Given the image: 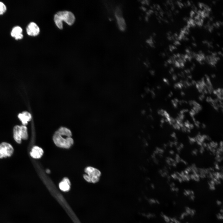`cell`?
Returning <instances> with one entry per match:
<instances>
[{
  "label": "cell",
  "instance_id": "1",
  "mask_svg": "<svg viewBox=\"0 0 223 223\" xmlns=\"http://www.w3.org/2000/svg\"><path fill=\"white\" fill-rule=\"evenodd\" d=\"M72 135L71 132L69 129L61 127L55 133L53 136V140L57 146L68 148L73 144Z\"/></svg>",
  "mask_w": 223,
  "mask_h": 223
},
{
  "label": "cell",
  "instance_id": "2",
  "mask_svg": "<svg viewBox=\"0 0 223 223\" xmlns=\"http://www.w3.org/2000/svg\"><path fill=\"white\" fill-rule=\"evenodd\" d=\"M85 172L86 174H84L83 177L87 181L94 183L99 181L101 173L97 169L92 167H88L85 168Z\"/></svg>",
  "mask_w": 223,
  "mask_h": 223
},
{
  "label": "cell",
  "instance_id": "3",
  "mask_svg": "<svg viewBox=\"0 0 223 223\" xmlns=\"http://www.w3.org/2000/svg\"><path fill=\"white\" fill-rule=\"evenodd\" d=\"M13 152V148L10 144L6 142L0 144V158L10 157Z\"/></svg>",
  "mask_w": 223,
  "mask_h": 223
},
{
  "label": "cell",
  "instance_id": "4",
  "mask_svg": "<svg viewBox=\"0 0 223 223\" xmlns=\"http://www.w3.org/2000/svg\"><path fill=\"white\" fill-rule=\"evenodd\" d=\"M59 16L62 21H64L69 25H72L75 20L74 14L68 11H62L57 12L56 13Z\"/></svg>",
  "mask_w": 223,
  "mask_h": 223
},
{
  "label": "cell",
  "instance_id": "5",
  "mask_svg": "<svg viewBox=\"0 0 223 223\" xmlns=\"http://www.w3.org/2000/svg\"><path fill=\"white\" fill-rule=\"evenodd\" d=\"M26 32L28 34L32 36L37 35L40 32V28L35 23L31 22L27 26Z\"/></svg>",
  "mask_w": 223,
  "mask_h": 223
},
{
  "label": "cell",
  "instance_id": "6",
  "mask_svg": "<svg viewBox=\"0 0 223 223\" xmlns=\"http://www.w3.org/2000/svg\"><path fill=\"white\" fill-rule=\"evenodd\" d=\"M22 29L19 26L15 27L13 28L11 33V36L16 40L21 39L23 37L22 33Z\"/></svg>",
  "mask_w": 223,
  "mask_h": 223
},
{
  "label": "cell",
  "instance_id": "7",
  "mask_svg": "<svg viewBox=\"0 0 223 223\" xmlns=\"http://www.w3.org/2000/svg\"><path fill=\"white\" fill-rule=\"evenodd\" d=\"M43 154V151L42 149L38 146H34L30 152V155L32 157L35 159H39L42 155Z\"/></svg>",
  "mask_w": 223,
  "mask_h": 223
},
{
  "label": "cell",
  "instance_id": "8",
  "mask_svg": "<svg viewBox=\"0 0 223 223\" xmlns=\"http://www.w3.org/2000/svg\"><path fill=\"white\" fill-rule=\"evenodd\" d=\"M18 117L24 125H26L32 119L31 115L27 112L24 111L18 115Z\"/></svg>",
  "mask_w": 223,
  "mask_h": 223
},
{
  "label": "cell",
  "instance_id": "9",
  "mask_svg": "<svg viewBox=\"0 0 223 223\" xmlns=\"http://www.w3.org/2000/svg\"><path fill=\"white\" fill-rule=\"evenodd\" d=\"M70 182L69 179L67 177H64L59 184V186L60 189L63 191H68L70 189Z\"/></svg>",
  "mask_w": 223,
  "mask_h": 223
},
{
  "label": "cell",
  "instance_id": "10",
  "mask_svg": "<svg viewBox=\"0 0 223 223\" xmlns=\"http://www.w3.org/2000/svg\"><path fill=\"white\" fill-rule=\"evenodd\" d=\"M13 131L14 140L17 143H20L22 138L20 134V126H15L13 128Z\"/></svg>",
  "mask_w": 223,
  "mask_h": 223
},
{
  "label": "cell",
  "instance_id": "11",
  "mask_svg": "<svg viewBox=\"0 0 223 223\" xmlns=\"http://www.w3.org/2000/svg\"><path fill=\"white\" fill-rule=\"evenodd\" d=\"M20 131L22 139L24 140L27 139L28 135L26 127L25 125L20 126Z\"/></svg>",
  "mask_w": 223,
  "mask_h": 223
},
{
  "label": "cell",
  "instance_id": "12",
  "mask_svg": "<svg viewBox=\"0 0 223 223\" xmlns=\"http://www.w3.org/2000/svg\"><path fill=\"white\" fill-rule=\"evenodd\" d=\"M54 20L58 27L60 29H62L63 28L62 21L57 14L55 15Z\"/></svg>",
  "mask_w": 223,
  "mask_h": 223
},
{
  "label": "cell",
  "instance_id": "13",
  "mask_svg": "<svg viewBox=\"0 0 223 223\" xmlns=\"http://www.w3.org/2000/svg\"><path fill=\"white\" fill-rule=\"evenodd\" d=\"M7 10L6 5L2 2H0V15L4 13Z\"/></svg>",
  "mask_w": 223,
  "mask_h": 223
},
{
  "label": "cell",
  "instance_id": "14",
  "mask_svg": "<svg viewBox=\"0 0 223 223\" xmlns=\"http://www.w3.org/2000/svg\"><path fill=\"white\" fill-rule=\"evenodd\" d=\"M162 216L166 222L168 223L170 221V218L168 216L164 214H163Z\"/></svg>",
  "mask_w": 223,
  "mask_h": 223
},
{
  "label": "cell",
  "instance_id": "15",
  "mask_svg": "<svg viewBox=\"0 0 223 223\" xmlns=\"http://www.w3.org/2000/svg\"><path fill=\"white\" fill-rule=\"evenodd\" d=\"M190 210L191 209L189 207H187L186 208V212L188 214H190Z\"/></svg>",
  "mask_w": 223,
  "mask_h": 223
},
{
  "label": "cell",
  "instance_id": "16",
  "mask_svg": "<svg viewBox=\"0 0 223 223\" xmlns=\"http://www.w3.org/2000/svg\"><path fill=\"white\" fill-rule=\"evenodd\" d=\"M188 215V214L186 212L182 213L180 219H183L185 216H187Z\"/></svg>",
  "mask_w": 223,
  "mask_h": 223
},
{
  "label": "cell",
  "instance_id": "17",
  "mask_svg": "<svg viewBox=\"0 0 223 223\" xmlns=\"http://www.w3.org/2000/svg\"><path fill=\"white\" fill-rule=\"evenodd\" d=\"M217 218L219 219H223V216L222 215L221 213H219L216 215Z\"/></svg>",
  "mask_w": 223,
  "mask_h": 223
},
{
  "label": "cell",
  "instance_id": "18",
  "mask_svg": "<svg viewBox=\"0 0 223 223\" xmlns=\"http://www.w3.org/2000/svg\"><path fill=\"white\" fill-rule=\"evenodd\" d=\"M195 212V211L194 209H191L190 210V215L191 216H193Z\"/></svg>",
  "mask_w": 223,
  "mask_h": 223
},
{
  "label": "cell",
  "instance_id": "19",
  "mask_svg": "<svg viewBox=\"0 0 223 223\" xmlns=\"http://www.w3.org/2000/svg\"><path fill=\"white\" fill-rule=\"evenodd\" d=\"M185 192L186 193L187 195H189L190 194H191L190 191L189 190H185Z\"/></svg>",
  "mask_w": 223,
  "mask_h": 223
},
{
  "label": "cell",
  "instance_id": "20",
  "mask_svg": "<svg viewBox=\"0 0 223 223\" xmlns=\"http://www.w3.org/2000/svg\"><path fill=\"white\" fill-rule=\"evenodd\" d=\"M173 222H175V223H180V222L177 220L175 218H173Z\"/></svg>",
  "mask_w": 223,
  "mask_h": 223
},
{
  "label": "cell",
  "instance_id": "21",
  "mask_svg": "<svg viewBox=\"0 0 223 223\" xmlns=\"http://www.w3.org/2000/svg\"><path fill=\"white\" fill-rule=\"evenodd\" d=\"M190 198L191 200H193L195 199V196L194 195H192L191 196H190Z\"/></svg>",
  "mask_w": 223,
  "mask_h": 223
},
{
  "label": "cell",
  "instance_id": "22",
  "mask_svg": "<svg viewBox=\"0 0 223 223\" xmlns=\"http://www.w3.org/2000/svg\"><path fill=\"white\" fill-rule=\"evenodd\" d=\"M221 202L219 200H217L216 201V203L218 205H220L221 204Z\"/></svg>",
  "mask_w": 223,
  "mask_h": 223
},
{
  "label": "cell",
  "instance_id": "23",
  "mask_svg": "<svg viewBox=\"0 0 223 223\" xmlns=\"http://www.w3.org/2000/svg\"><path fill=\"white\" fill-rule=\"evenodd\" d=\"M199 5L200 8L202 9L203 7V3H199Z\"/></svg>",
  "mask_w": 223,
  "mask_h": 223
},
{
  "label": "cell",
  "instance_id": "24",
  "mask_svg": "<svg viewBox=\"0 0 223 223\" xmlns=\"http://www.w3.org/2000/svg\"><path fill=\"white\" fill-rule=\"evenodd\" d=\"M186 53H188V54H190V50L189 49H186Z\"/></svg>",
  "mask_w": 223,
  "mask_h": 223
},
{
  "label": "cell",
  "instance_id": "25",
  "mask_svg": "<svg viewBox=\"0 0 223 223\" xmlns=\"http://www.w3.org/2000/svg\"><path fill=\"white\" fill-rule=\"evenodd\" d=\"M208 42L206 40H204L202 41V43L203 44H207Z\"/></svg>",
  "mask_w": 223,
  "mask_h": 223
},
{
  "label": "cell",
  "instance_id": "26",
  "mask_svg": "<svg viewBox=\"0 0 223 223\" xmlns=\"http://www.w3.org/2000/svg\"><path fill=\"white\" fill-rule=\"evenodd\" d=\"M187 4L188 6H190L191 5L190 2L189 1H187Z\"/></svg>",
  "mask_w": 223,
  "mask_h": 223
},
{
  "label": "cell",
  "instance_id": "27",
  "mask_svg": "<svg viewBox=\"0 0 223 223\" xmlns=\"http://www.w3.org/2000/svg\"><path fill=\"white\" fill-rule=\"evenodd\" d=\"M167 62L169 63H172V61L171 59H169L167 61Z\"/></svg>",
  "mask_w": 223,
  "mask_h": 223
},
{
  "label": "cell",
  "instance_id": "28",
  "mask_svg": "<svg viewBox=\"0 0 223 223\" xmlns=\"http://www.w3.org/2000/svg\"><path fill=\"white\" fill-rule=\"evenodd\" d=\"M175 9V7L174 6H172L171 7V9L173 11Z\"/></svg>",
  "mask_w": 223,
  "mask_h": 223
},
{
  "label": "cell",
  "instance_id": "29",
  "mask_svg": "<svg viewBox=\"0 0 223 223\" xmlns=\"http://www.w3.org/2000/svg\"><path fill=\"white\" fill-rule=\"evenodd\" d=\"M167 38H168V39L169 40H172V38H171V37L170 36H168Z\"/></svg>",
  "mask_w": 223,
  "mask_h": 223
},
{
  "label": "cell",
  "instance_id": "30",
  "mask_svg": "<svg viewBox=\"0 0 223 223\" xmlns=\"http://www.w3.org/2000/svg\"><path fill=\"white\" fill-rule=\"evenodd\" d=\"M176 56H177V57H181V55H180L179 54H178V53L176 55Z\"/></svg>",
  "mask_w": 223,
  "mask_h": 223
},
{
  "label": "cell",
  "instance_id": "31",
  "mask_svg": "<svg viewBox=\"0 0 223 223\" xmlns=\"http://www.w3.org/2000/svg\"><path fill=\"white\" fill-rule=\"evenodd\" d=\"M192 45L193 46H197L196 44L195 43H192Z\"/></svg>",
  "mask_w": 223,
  "mask_h": 223
},
{
  "label": "cell",
  "instance_id": "32",
  "mask_svg": "<svg viewBox=\"0 0 223 223\" xmlns=\"http://www.w3.org/2000/svg\"><path fill=\"white\" fill-rule=\"evenodd\" d=\"M218 54L219 55H221L222 56V53H221V51H219V52H218Z\"/></svg>",
  "mask_w": 223,
  "mask_h": 223
},
{
  "label": "cell",
  "instance_id": "33",
  "mask_svg": "<svg viewBox=\"0 0 223 223\" xmlns=\"http://www.w3.org/2000/svg\"><path fill=\"white\" fill-rule=\"evenodd\" d=\"M209 19V20H210V21H212L213 20V18H212V17H210Z\"/></svg>",
  "mask_w": 223,
  "mask_h": 223
},
{
  "label": "cell",
  "instance_id": "34",
  "mask_svg": "<svg viewBox=\"0 0 223 223\" xmlns=\"http://www.w3.org/2000/svg\"><path fill=\"white\" fill-rule=\"evenodd\" d=\"M162 55L163 57H164L166 55L164 53H162Z\"/></svg>",
  "mask_w": 223,
  "mask_h": 223
},
{
  "label": "cell",
  "instance_id": "35",
  "mask_svg": "<svg viewBox=\"0 0 223 223\" xmlns=\"http://www.w3.org/2000/svg\"><path fill=\"white\" fill-rule=\"evenodd\" d=\"M183 20H184V21H186V20H187V18H186V17H184V18H183Z\"/></svg>",
  "mask_w": 223,
  "mask_h": 223
},
{
  "label": "cell",
  "instance_id": "36",
  "mask_svg": "<svg viewBox=\"0 0 223 223\" xmlns=\"http://www.w3.org/2000/svg\"><path fill=\"white\" fill-rule=\"evenodd\" d=\"M198 52H199V55L201 54L202 53V52L201 50H199Z\"/></svg>",
  "mask_w": 223,
  "mask_h": 223
},
{
  "label": "cell",
  "instance_id": "37",
  "mask_svg": "<svg viewBox=\"0 0 223 223\" xmlns=\"http://www.w3.org/2000/svg\"><path fill=\"white\" fill-rule=\"evenodd\" d=\"M174 36H175L176 37H177L178 36L177 34L176 33H175L174 34Z\"/></svg>",
  "mask_w": 223,
  "mask_h": 223
},
{
  "label": "cell",
  "instance_id": "38",
  "mask_svg": "<svg viewBox=\"0 0 223 223\" xmlns=\"http://www.w3.org/2000/svg\"><path fill=\"white\" fill-rule=\"evenodd\" d=\"M175 12L176 14H178L179 13V11L178 10H177Z\"/></svg>",
  "mask_w": 223,
  "mask_h": 223
},
{
  "label": "cell",
  "instance_id": "39",
  "mask_svg": "<svg viewBox=\"0 0 223 223\" xmlns=\"http://www.w3.org/2000/svg\"><path fill=\"white\" fill-rule=\"evenodd\" d=\"M46 173H49L50 172V170H49V169H47V170H46Z\"/></svg>",
  "mask_w": 223,
  "mask_h": 223
},
{
  "label": "cell",
  "instance_id": "40",
  "mask_svg": "<svg viewBox=\"0 0 223 223\" xmlns=\"http://www.w3.org/2000/svg\"><path fill=\"white\" fill-rule=\"evenodd\" d=\"M191 37H192L191 38H192V39L193 41H195V38H194V37L192 36Z\"/></svg>",
  "mask_w": 223,
  "mask_h": 223
},
{
  "label": "cell",
  "instance_id": "41",
  "mask_svg": "<svg viewBox=\"0 0 223 223\" xmlns=\"http://www.w3.org/2000/svg\"><path fill=\"white\" fill-rule=\"evenodd\" d=\"M167 35L168 36H170V34H169V33L168 32L166 33Z\"/></svg>",
  "mask_w": 223,
  "mask_h": 223
},
{
  "label": "cell",
  "instance_id": "42",
  "mask_svg": "<svg viewBox=\"0 0 223 223\" xmlns=\"http://www.w3.org/2000/svg\"><path fill=\"white\" fill-rule=\"evenodd\" d=\"M185 40H186L187 41H188V40H189V38H188V37H185Z\"/></svg>",
  "mask_w": 223,
  "mask_h": 223
},
{
  "label": "cell",
  "instance_id": "43",
  "mask_svg": "<svg viewBox=\"0 0 223 223\" xmlns=\"http://www.w3.org/2000/svg\"><path fill=\"white\" fill-rule=\"evenodd\" d=\"M180 5L182 7L184 6V5L182 3H181L180 4Z\"/></svg>",
  "mask_w": 223,
  "mask_h": 223
},
{
  "label": "cell",
  "instance_id": "44",
  "mask_svg": "<svg viewBox=\"0 0 223 223\" xmlns=\"http://www.w3.org/2000/svg\"><path fill=\"white\" fill-rule=\"evenodd\" d=\"M173 49H172V48H169V50L170 51L172 52L173 50Z\"/></svg>",
  "mask_w": 223,
  "mask_h": 223
},
{
  "label": "cell",
  "instance_id": "45",
  "mask_svg": "<svg viewBox=\"0 0 223 223\" xmlns=\"http://www.w3.org/2000/svg\"><path fill=\"white\" fill-rule=\"evenodd\" d=\"M207 24V25H210V22L209 21H208Z\"/></svg>",
  "mask_w": 223,
  "mask_h": 223
},
{
  "label": "cell",
  "instance_id": "46",
  "mask_svg": "<svg viewBox=\"0 0 223 223\" xmlns=\"http://www.w3.org/2000/svg\"><path fill=\"white\" fill-rule=\"evenodd\" d=\"M220 212H221V213H223V209H221L220 210Z\"/></svg>",
  "mask_w": 223,
  "mask_h": 223
},
{
  "label": "cell",
  "instance_id": "47",
  "mask_svg": "<svg viewBox=\"0 0 223 223\" xmlns=\"http://www.w3.org/2000/svg\"><path fill=\"white\" fill-rule=\"evenodd\" d=\"M212 3L213 4H215L216 3V2L215 1H212Z\"/></svg>",
  "mask_w": 223,
  "mask_h": 223
},
{
  "label": "cell",
  "instance_id": "48",
  "mask_svg": "<svg viewBox=\"0 0 223 223\" xmlns=\"http://www.w3.org/2000/svg\"><path fill=\"white\" fill-rule=\"evenodd\" d=\"M210 47L211 48H213V46L212 45H211L210 46Z\"/></svg>",
  "mask_w": 223,
  "mask_h": 223
},
{
  "label": "cell",
  "instance_id": "49",
  "mask_svg": "<svg viewBox=\"0 0 223 223\" xmlns=\"http://www.w3.org/2000/svg\"><path fill=\"white\" fill-rule=\"evenodd\" d=\"M171 20L172 22H173L174 21L173 19L172 18L171 19Z\"/></svg>",
  "mask_w": 223,
  "mask_h": 223
},
{
  "label": "cell",
  "instance_id": "50",
  "mask_svg": "<svg viewBox=\"0 0 223 223\" xmlns=\"http://www.w3.org/2000/svg\"><path fill=\"white\" fill-rule=\"evenodd\" d=\"M178 6H179V7L180 8H181L182 7L180 5H180H178Z\"/></svg>",
  "mask_w": 223,
  "mask_h": 223
},
{
  "label": "cell",
  "instance_id": "51",
  "mask_svg": "<svg viewBox=\"0 0 223 223\" xmlns=\"http://www.w3.org/2000/svg\"><path fill=\"white\" fill-rule=\"evenodd\" d=\"M188 49H189V50H190L191 49V47L190 46H189V47H188Z\"/></svg>",
  "mask_w": 223,
  "mask_h": 223
},
{
  "label": "cell",
  "instance_id": "52",
  "mask_svg": "<svg viewBox=\"0 0 223 223\" xmlns=\"http://www.w3.org/2000/svg\"><path fill=\"white\" fill-rule=\"evenodd\" d=\"M208 52L209 53H211V52L210 50H208Z\"/></svg>",
  "mask_w": 223,
  "mask_h": 223
},
{
  "label": "cell",
  "instance_id": "53",
  "mask_svg": "<svg viewBox=\"0 0 223 223\" xmlns=\"http://www.w3.org/2000/svg\"><path fill=\"white\" fill-rule=\"evenodd\" d=\"M217 34L219 36H220V35H221V34L219 33H217Z\"/></svg>",
  "mask_w": 223,
  "mask_h": 223
},
{
  "label": "cell",
  "instance_id": "54",
  "mask_svg": "<svg viewBox=\"0 0 223 223\" xmlns=\"http://www.w3.org/2000/svg\"><path fill=\"white\" fill-rule=\"evenodd\" d=\"M216 46H218V47H219L220 46H219V45L218 44H216Z\"/></svg>",
  "mask_w": 223,
  "mask_h": 223
},
{
  "label": "cell",
  "instance_id": "55",
  "mask_svg": "<svg viewBox=\"0 0 223 223\" xmlns=\"http://www.w3.org/2000/svg\"><path fill=\"white\" fill-rule=\"evenodd\" d=\"M170 223H173V222H170Z\"/></svg>",
  "mask_w": 223,
  "mask_h": 223
},
{
  "label": "cell",
  "instance_id": "56",
  "mask_svg": "<svg viewBox=\"0 0 223 223\" xmlns=\"http://www.w3.org/2000/svg\"><path fill=\"white\" fill-rule=\"evenodd\" d=\"M186 223H188V222H186Z\"/></svg>",
  "mask_w": 223,
  "mask_h": 223
}]
</instances>
